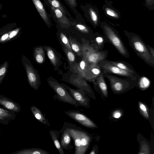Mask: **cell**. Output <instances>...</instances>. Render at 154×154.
Masks as SVG:
<instances>
[{
  "mask_svg": "<svg viewBox=\"0 0 154 154\" xmlns=\"http://www.w3.org/2000/svg\"><path fill=\"white\" fill-rule=\"evenodd\" d=\"M130 46L137 56L146 64L154 67V57L148 51L146 44L138 35L132 33L125 32Z\"/></svg>",
  "mask_w": 154,
  "mask_h": 154,
  "instance_id": "cell-1",
  "label": "cell"
},
{
  "mask_svg": "<svg viewBox=\"0 0 154 154\" xmlns=\"http://www.w3.org/2000/svg\"><path fill=\"white\" fill-rule=\"evenodd\" d=\"M102 29L108 42L112 44L122 56L127 58H129V53L118 33L106 25L103 26Z\"/></svg>",
  "mask_w": 154,
  "mask_h": 154,
  "instance_id": "cell-2",
  "label": "cell"
},
{
  "mask_svg": "<svg viewBox=\"0 0 154 154\" xmlns=\"http://www.w3.org/2000/svg\"><path fill=\"white\" fill-rule=\"evenodd\" d=\"M104 78L109 81L110 86L115 92H121L132 86L137 85L138 79L118 76L106 73H103Z\"/></svg>",
  "mask_w": 154,
  "mask_h": 154,
  "instance_id": "cell-3",
  "label": "cell"
},
{
  "mask_svg": "<svg viewBox=\"0 0 154 154\" xmlns=\"http://www.w3.org/2000/svg\"><path fill=\"white\" fill-rule=\"evenodd\" d=\"M48 82L50 86L53 90L56 95L54 98L58 100L73 105L76 107L81 106L72 97L68 91L56 80L49 78Z\"/></svg>",
  "mask_w": 154,
  "mask_h": 154,
  "instance_id": "cell-4",
  "label": "cell"
},
{
  "mask_svg": "<svg viewBox=\"0 0 154 154\" xmlns=\"http://www.w3.org/2000/svg\"><path fill=\"white\" fill-rule=\"evenodd\" d=\"M82 48L83 57L89 64H98L106 60L108 55L107 50L95 49L88 43L84 44Z\"/></svg>",
  "mask_w": 154,
  "mask_h": 154,
  "instance_id": "cell-5",
  "label": "cell"
},
{
  "mask_svg": "<svg viewBox=\"0 0 154 154\" xmlns=\"http://www.w3.org/2000/svg\"><path fill=\"white\" fill-rule=\"evenodd\" d=\"M63 126L67 129L73 140L75 148L74 154H82L81 140L86 132L81 127L70 122H65Z\"/></svg>",
  "mask_w": 154,
  "mask_h": 154,
  "instance_id": "cell-6",
  "label": "cell"
},
{
  "mask_svg": "<svg viewBox=\"0 0 154 154\" xmlns=\"http://www.w3.org/2000/svg\"><path fill=\"white\" fill-rule=\"evenodd\" d=\"M98 64L102 69L103 73L135 79H138L140 77L138 73L135 74L122 69L106 62L105 60L100 61Z\"/></svg>",
  "mask_w": 154,
  "mask_h": 154,
  "instance_id": "cell-7",
  "label": "cell"
},
{
  "mask_svg": "<svg viewBox=\"0 0 154 154\" xmlns=\"http://www.w3.org/2000/svg\"><path fill=\"white\" fill-rule=\"evenodd\" d=\"M64 113L67 116L82 126L90 128L96 127L92 120L79 110H69L65 111Z\"/></svg>",
  "mask_w": 154,
  "mask_h": 154,
  "instance_id": "cell-8",
  "label": "cell"
},
{
  "mask_svg": "<svg viewBox=\"0 0 154 154\" xmlns=\"http://www.w3.org/2000/svg\"><path fill=\"white\" fill-rule=\"evenodd\" d=\"M61 85L68 91L72 98L81 106L85 107H88L89 100L83 90L73 89L64 84Z\"/></svg>",
  "mask_w": 154,
  "mask_h": 154,
  "instance_id": "cell-9",
  "label": "cell"
},
{
  "mask_svg": "<svg viewBox=\"0 0 154 154\" xmlns=\"http://www.w3.org/2000/svg\"><path fill=\"white\" fill-rule=\"evenodd\" d=\"M26 67L29 82L31 87L36 91L41 84L39 75L32 64H27Z\"/></svg>",
  "mask_w": 154,
  "mask_h": 154,
  "instance_id": "cell-10",
  "label": "cell"
},
{
  "mask_svg": "<svg viewBox=\"0 0 154 154\" xmlns=\"http://www.w3.org/2000/svg\"><path fill=\"white\" fill-rule=\"evenodd\" d=\"M102 72V69L98 64H89L84 73V77L92 81Z\"/></svg>",
  "mask_w": 154,
  "mask_h": 154,
  "instance_id": "cell-11",
  "label": "cell"
},
{
  "mask_svg": "<svg viewBox=\"0 0 154 154\" xmlns=\"http://www.w3.org/2000/svg\"><path fill=\"white\" fill-rule=\"evenodd\" d=\"M59 131L61 134L60 142L62 147L67 150L72 149L73 146L71 144L72 138L68 130L63 126Z\"/></svg>",
  "mask_w": 154,
  "mask_h": 154,
  "instance_id": "cell-12",
  "label": "cell"
},
{
  "mask_svg": "<svg viewBox=\"0 0 154 154\" xmlns=\"http://www.w3.org/2000/svg\"><path fill=\"white\" fill-rule=\"evenodd\" d=\"M94 38L91 45L94 49L97 50H102L105 44L108 42L107 39L104 35L97 33L95 35Z\"/></svg>",
  "mask_w": 154,
  "mask_h": 154,
  "instance_id": "cell-13",
  "label": "cell"
},
{
  "mask_svg": "<svg viewBox=\"0 0 154 154\" xmlns=\"http://www.w3.org/2000/svg\"><path fill=\"white\" fill-rule=\"evenodd\" d=\"M104 78L103 73L102 72L92 81L93 82L95 87L97 86L103 95L106 97L108 95V90Z\"/></svg>",
  "mask_w": 154,
  "mask_h": 154,
  "instance_id": "cell-14",
  "label": "cell"
},
{
  "mask_svg": "<svg viewBox=\"0 0 154 154\" xmlns=\"http://www.w3.org/2000/svg\"><path fill=\"white\" fill-rule=\"evenodd\" d=\"M0 105L6 108L15 112H19L21 108L19 105L6 98H0Z\"/></svg>",
  "mask_w": 154,
  "mask_h": 154,
  "instance_id": "cell-15",
  "label": "cell"
},
{
  "mask_svg": "<svg viewBox=\"0 0 154 154\" xmlns=\"http://www.w3.org/2000/svg\"><path fill=\"white\" fill-rule=\"evenodd\" d=\"M30 109L33 116L38 121L48 126H50L48 120L39 109L35 106H31Z\"/></svg>",
  "mask_w": 154,
  "mask_h": 154,
  "instance_id": "cell-16",
  "label": "cell"
},
{
  "mask_svg": "<svg viewBox=\"0 0 154 154\" xmlns=\"http://www.w3.org/2000/svg\"><path fill=\"white\" fill-rule=\"evenodd\" d=\"M105 60L106 62L116 66L122 69L134 73H138L130 64L125 61H112L106 59Z\"/></svg>",
  "mask_w": 154,
  "mask_h": 154,
  "instance_id": "cell-17",
  "label": "cell"
},
{
  "mask_svg": "<svg viewBox=\"0 0 154 154\" xmlns=\"http://www.w3.org/2000/svg\"><path fill=\"white\" fill-rule=\"evenodd\" d=\"M49 133L53 142L59 153L60 154H65V153L61 145L59 140L60 132L57 130H51Z\"/></svg>",
  "mask_w": 154,
  "mask_h": 154,
  "instance_id": "cell-18",
  "label": "cell"
},
{
  "mask_svg": "<svg viewBox=\"0 0 154 154\" xmlns=\"http://www.w3.org/2000/svg\"><path fill=\"white\" fill-rule=\"evenodd\" d=\"M37 10L42 18L47 25L49 22L47 13L42 2L40 0H32Z\"/></svg>",
  "mask_w": 154,
  "mask_h": 154,
  "instance_id": "cell-19",
  "label": "cell"
},
{
  "mask_svg": "<svg viewBox=\"0 0 154 154\" xmlns=\"http://www.w3.org/2000/svg\"><path fill=\"white\" fill-rule=\"evenodd\" d=\"M12 154H50L48 152L38 148L23 149L12 153Z\"/></svg>",
  "mask_w": 154,
  "mask_h": 154,
  "instance_id": "cell-20",
  "label": "cell"
},
{
  "mask_svg": "<svg viewBox=\"0 0 154 154\" xmlns=\"http://www.w3.org/2000/svg\"><path fill=\"white\" fill-rule=\"evenodd\" d=\"M70 82L71 84L79 88V89L85 91L88 93L91 92V90L89 85L84 80L75 79Z\"/></svg>",
  "mask_w": 154,
  "mask_h": 154,
  "instance_id": "cell-21",
  "label": "cell"
},
{
  "mask_svg": "<svg viewBox=\"0 0 154 154\" xmlns=\"http://www.w3.org/2000/svg\"><path fill=\"white\" fill-rule=\"evenodd\" d=\"M34 55L35 60L38 63H43L45 61V54L42 47L36 48L34 50Z\"/></svg>",
  "mask_w": 154,
  "mask_h": 154,
  "instance_id": "cell-22",
  "label": "cell"
},
{
  "mask_svg": "<svg viewBox=\"0 0 154 154\" xmlns=\"http://www.w3.org/2000/svg\"><path fill=\"white\" fill-rule=\"evenodd\" d=\"M44 48L50 61L54 66H56L58 62V59L54 50L50 47L46 46Z\"/></svg>",
  "mask_w": 154,
  "mask_h": 154,
  "instance_id": "cell-23",
  "label": "cell"
},
{
  "mask_svg": "<svg viewBox=\"0 0 154 154\" xmlns=\"http://www.w3.org/2000/svg\"><path fill=\"white\" fill-rule=\"evenodd\" d=\"M51 8L59 22L64 24H68L69 23V20L60 10L52 6Z\"/></svg>",
  "mask_w": 154,
  "mask_h": 154,
  "instance_id": "cell-24",
  "label": "cell"
},
{
  "mask_svg": "<svg viewBox=\"0 0 154 154\" xmlns=\"http://www.w3.org/2000/svg\"><path fill=\"white\" fill-rule=\"evenodd\" d=\"M69 41L71 48L79 56H83L82 47L75 41L69 38Z\"/></svg>",
  "mask_w": 154,
  "mask_h": 154,
  "instance_id": "cell-25",
  "label": "cell"
},
{
  "mask_svg": "<svg viewBox=\"0 0 154 154\" xmlns=\"http://www.w3.org/2000/svg\"><path fill=\"white\" fill-rule=\"evenodd\" d=\"M150 83V80L147 77L140 76L138 80L137 85L140 89L144 90L149 87Z\"/></svg>",
  "mask_w": 154,
  "mask_h": 154,
  "instance_id": "cell-26",
  "label": "cell"
},
{
  "mask_svg": "<svg viewBox=\"0 0 154 154\" xmlns=\"http://www.w3.org/2000/svg\"><path fill=\"white\" fill-rule=\"evenodd\" d=\"M85 59L83 57L82 60L80 62L78 66V70L82 76L84 77V73L89 65Z\"/></svg>",
  "mask_w": 154,
  "mask_h": 154,
  "instance_id": "cell-27",
  "label": "cell"
},
{
  "mask_svg": "<svg viewBox=\"0 0 154 154\" xmlns=\"http://www.w3.org/2000/svg\"><path fill=\"white\" fill-rule=\"evenodd\" d=\"M64 52L66 55L69 64H72L75 61V57L72 51L68 49L63 46Z\"/></svg>",
  "mask_w": 154,
  "mask_h": 154,
  "instance_id": "cell-28",
  "label": "cell"
},
{
  "mask_svg": "<svg viewBox=\"0 0 154 154\" xmlns=\"http://www.w3.org/2000/svg\"><path fill=\"white\" fill-rule=\"evenodd\" d=\"M60 39L64 47L72 51L69 40L66 36L63 33L60 34Z\"/></svg>",
  "mask_w": 154,
  "mask_h": 154,
  "instance_id": "cell-29",
  "label": "cell"
},
{
  "mask_svg": "<svg viewBox=\"0 0 154 154\" xmlns=\"http://www.w3.org/2000/svg\"><path fill=\"white\" fill-rule=\"evenodd\" d=\"M52 7L60 10L63 14L65 11L63 6L57 0H48Z\"/></svg>",
  "mask_w": 154,
  "mask_h": 154,
  "instance_id": "cell-30",
  "label": "cell"
},
{
  "mask_svg": "<svg viewBox=\"0 0 154 154\" xmlns=\"http://www.w3.org/2000/svg\"><path fill=\"white\" fill-rule=\"evenodd\" d=\"M89 12L92 21L94 24L96 25L97 23L98 17L96 12L93 9L91 8H90Z\"/></svg>",
  "mask_w": 154,
  "mask_h": 154,
  "instance_id": "cell-31",
  "label": "cell"
},
{
  "mask_svg": "<svg viewBox=\"0 0 154 154\" xmlns=\"http://www.w3.org/2000/svg\"><path fill=\"white\" fill-rule=\"evenodd\" d=\"M139 106L140 110L142 114L145 117L148 119L149 118V116L146 106L143 104L141 102L139 103Z\"/></svg>",
  "mask_w": 154,
  "mask_h": 154,
  "instance_id": "cell-32",
  "label": "cell"
},
{
  "mask_svg": "<svg viewBox=\"0 0 154 154\" xmlns=\"http://www.w3.org/2000/svg\"><path fill=\"white\" fill-rule=\"evenodd\" d=\"M0 116L4 118H10L12 115L9 111L0 108Z\"/></svg>",
  "mask_w": 154,
  "mask_h": 154,
  "instance_id": "cell-33",
  "label": "cell"
},
{
  "mask_svg": "<svg viewBox=\"0 0 154 154\" xmlns=\"http://www.w3.org/2000/svg\"><path fill=\"white\" fill-rule=\"evenodd\" d=\"M75 26L78 30L82 32L85 33H88L90 32L88 28L83 25L79 24H77Z\"/></svg>",
  "mask_w": 154,
  "mask_h": 154,
  "instance_id": "cell-34",
  "label": "cell"
},
{
  "mask_svg": "<svg viewBox=\"0 0 154 154\" xmlns=\"http://www.w3.org/2000/svg\"><path fill=\"white\" fill-rule=\"evenodd\" d=\"M106 14L109 15L115 18H118L119 17L118 14L113 10L109 8H107L106 9Z\"/></svg>",
  "mask_w": 154,
  "mask_h": 154,
  "instance_id": "cell-35",
  "label": "cell"
},
{
  "mask_svg": "<svg viewBox=\"0 0 154 154\" xmlns=\"http://www.w3.org/2000/svg\"><path fill=\"white\" fill-rule=\"evenodd\" d=\"M113 117L115 118L118 119L120 118L121 116V113L119 111H115L113 113Z\"/></svg>",
  "mask_w": 154,
  "mask_h": 154,
  "instance_id": "cell-36",
  "label": "cell"
},
{
  "mask_svg": "<svg viewBox=\"0 0 154 154\" xmlns=\"http://www.w3.org/2000/svg\"><path fill=\"white\" fill-rule=\"evenodd\" d=\"M146 47L149 52L151 54L152 56L154 57V49L152 47L146 44Z\"/></svg>",
  "mask_w": 154,
  "mask_h": 154,
  "instance_id": "cell-37",
  "label": "cell"
},
{
  "mask_svg": "<svg viewBox=\"0 0 154 154\" xmlns=\"http://www.w3.org/2000/svg\"><path fill=\"white\" fill-rule=\"evenodd\" d=\"M72 7H75L76 5L75 0H67Z\"/></svg>",
  "mask_w": 154,
  "mask_h": 154,
  "instance_id": "cell-38",
  "label": "cell"
},
{
  "mask_svg": "<svg viewBox=\"0 0 154 154\" xmlns=\"http://www.w3.org/2000/svg\"><path fill=\"white\" fill-rule=\"evenodd\" d=\"M9 36V34L8 33L4 34L2 37V40H4L7 38Z\"/></svg>",
  "mask_w": 154,
  "mask_h": 154,
  "instance_id": "cell-39",
  "label": "cell"
},
{
  "mask_svg": "<svg viewBox=\"0 0 154 154\" xmlns=\"http://www.w3.org/2000/svg\"><path fill=\"white\" fill-rule=\"evenodd\" d=\"M6 71L5 69L4 68H2L0 69V75H3Z\"/></svg>",
  "mask_w": 154,
  "mask_h": 154,
  "instance_id": "cell-40",
  "label": "cell"
},
{
  "mask_svg": "<svg viewBox=\"0 0 154 154\" xmlns=\"http://www.w3.org/2000/svg\"><path fill=\"white\" fill-rule=\"evenodd\" d=\"M5 119V118L0 116V121H2V120H4Z\"/></svg>",
  "mask_w": 154,
  "mask_h": 154,
  "instance_id": "cell-41",
  "label": "cell"
},
{
  "mask_svg": "<svg viewBox=\"0 0 154 154\" xmlns=\"http://www.w3.org/2000/svg\"><path fill=\"white\" fill-rule=\"evenodd\" d=\"M95 152L94 150H92L89 153L90 154H95Z\"/></svg>",
  "mask_w": 154,
  "mask_h": 154,
  "instance_id": "cell-42",
  "label": "cell"
},
{
  "mask_svg": "<svg viewBox=\"0 0 154 154\" xmlns=\"http://www.w3.org/2000/svg\"><path fill=\"white\" fill-rule=\"evenodd\" d=\"M3 7V5L1 4H0V11L2 8Z\"/></svg>",
  "mask_w": 154,
  "mask_h": 154,
  "instance_id": "cell-43",
  "label": "cell"
}]
</instances>
